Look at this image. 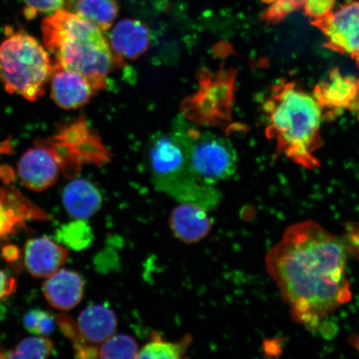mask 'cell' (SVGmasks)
Instances as JSON below:
<instances>
[{
    "instance_id": "1",
    "label": "cell",
    "mask_w": 359,
    "mask_h": 359,
    "mask_svg": "<svg viewBox=\"0 0 359 359\" xmlns=\"http://www.w3.org/2000/svg\"><path fill=\"white\" fill-rule=\"evenodd\" d=\"M348 255L346 242L317 222L286 229L267 253L266 264L294 321L316 329L351 300Z\"/></svg>"
},
{
    "instance_id": "2",
    "label": "cell",
    "mask_w": 359,
    "mask_h": 359,
    "mask_svg": "<svg viewBox=\"0 0 359 359\" xmlns=\"http://www.w3.org/2000/svg\"><path fill=\"white\" fill-rule=\"evenodd\" d=\"M264 110L266 137L276 141L277 152L309 169L320 167L316 152L322 144L323 109L313 95L297 84L282 81L272 88Z\"/></svg>"
},
{
    "instance_id": "3",
    "label": "cell",
    "mask_w": 359,
    "mask_h": 359,
    "mask_svg": "<svg viewBox=\"0 0 359 359\" xmlns=\"http://www.w3.org/2000/svg\"><path fill=\"white\" fill-rule=\"evenodd\" d=\"M42 33L55 62L83 75L97 92L107 87V76L118 62L100 28L60 10L43 21Z\"/></svg>"
},
{
    "instance_id": "4",
    "label": "cell",
    "mask_w": 359,
    "mask_h": 359,
    "mask_svg": "<svg viewBox=\"0 0 359 359\" xmlns=\"http://www.w3.org/2000/svg\"><path fill=\"white\" fill-rule=\"evenodd\" d=\"M52 71L50 57L33 36L12 32L0 43V82L7 92L38 100Z\"/></svg>"
},
{
    "instance_id": "5",
    "label": "cell",
    "mask_w": 359,
    "mask_h": 359,
    "mask_svg": "<svg viewBox=\"0 0 359 359\" xmlns=\"http://www.w3.org/2000/svg\"><path fill=\"white\" fill-rule=\"evenodd\" d=\"M147 154L157 189L181 202H192L206 209L218 204L219 193L194 177L182 148L170 133L154 135L148 145Z\"/></svg>"
},
{
    "instance_id": "6",
    "label": "cell",
    "mask_w": 359,
    "mask_h": 359,
    "mask_svg": "<svg viewBox=\"0 0 359 359\" xmlns=\"http://www.w3.org/2000/svg\"><path fill=\"white\" fill-rule=\"evenodd\" d=\"M170 133L182 148L191 173L202 184L214 185L234 174L237 156L227 139L201 131L182 116L175 120Z\"/></svg>"
},
{
    "instance_id": "7",
    "label": "cell",
    "mask_w": 359,
    "mask_h": 359,
    "mask_svg": "<svg viewBox=\"0 0 359 359\" xmlns=\"http://www.w3.org/2000/svg\"><path fill=\"white\" fill-rule=\"evenodd\" d=\"M236 76V72L232 69L215 73L201 70L198 89L182 102L183 118L191 123L208 127L231 122Z\"/></svg>"
},
{
    "instance_id": "8",
    "label": "cell",
    "mask_w": 359,
    "mask_h": 359,
    "mask_svg": "<svg viewBox=\"0 0 359 359\" xmlns=\"http://www.w3.org/2000/svg\"><path fill=\"white\" fill-rule=\"evenodd\" d=\"M51 143L62 147V151H69L67 155L62 157L60 165L67 156V160L69 161L64 172L69 176H75L73 163H72L73 155L74 163L78 169L83 163L100 165L110 160L109 152L102 144L100 137L90 132L86 121L83 119H79L77 122L62 130L60 134L53 137ZM67 160L62 169L65 167Z\"/></svg>"
},
{
    "instance_id": "9",
    "label": "cell",
    "mask_w": 359,
    "mask_h": 359,
    "mask_svg": "<svg viewBox=\"0 0 359 359\" xmlns=\"http://www.w3.org/2000/svg\"><path fill=\"white\" fill-rule=\"evenodd\" d=\"M312 25L325 36L326 48L353 58L359 55V1L344 4L338 11L312 20Z\"/></svg>"
},
{
    "instance_id": "10",
    "label": "cell",
    "mask_w": 359,
    "mask_h": 359,
    "mask_svg": "<svg viewBox=\"0 0 359 359\" xmlns=\"http://www.w3.org/2000/svg\"><path fill=\"white\" fill-rule=\"evenodd\" d=\"M60 170L55 154L47 147L40 145L27 151L18 165L22 183L34 191H43L55 185Z\"/></svg>"
},
{
    "instance_id": "11",
    "label": "cell",
    "mask_w": 359,
    "mask_h": 359,
    "mask_svg": "<svg viewBox=\"0 0 359 359\" xmlns=\"http://www.w3.org/2000/svg\"><path fill=\"white\" fill-rule=\"evenodd\" d=\"M313 96L330 114L348 109L359 116V79L343 75L338 67L330 72L327 81L314 88Z\"/></svg>"
},
{
    "instance_id": "12",
    "label": "cell",
    "mask_w": 359,
    "mask_h": 359,
    "mask_svg": "<svg viewBox=\"0 0 359 359\" xmlns=\"http://www.w3.org/2000/svg\"><path fill=\"white\" fill-rule=\"evenodd\" d=\"M96 93L83 75L53 62L51 96L57 106L69 110L79 109L87 104Z\"/></svg>"
},
{
    "instance_id": "13",
    "label": "cell",
    "mask_w": 359,
    "mask_h": 359,
    "mask_svg": "<svg viewBox=\"0 0 359 359\" xmlns=\"http://www.w3.org/2000/svg\"><path fill=\"white\" fill-rule=\"evenodd\" d=\"M32 219H48V217L15 188L0 187V241L25 226V221Z\"/></svg>"
},
{
    "instance_id": "14",
    "label": "cell",
    "mask_w": 359,
    "mask_h": 359,
    "mask_svg": "<svg viewBox=\"0 0 359 359\" xmlns=\"http://www.w3.org/2000/svg\"><path fill=\"white\" fill-rule=\"evenodd\" d=\"M69 255V250L49 238H35L27 242L25 264L30 275L48 278L64 266Z\"/></svg>"
},
{
    "instance_id": "15",
    "label": "cell",
    "mask_w": 359,
    "mask_h": 359,
    "mask_svg": "<svg viewBox=\"0 0 359 359\" xmlns=\"http://www.w3.org/2000/svg\"><path fill=\"white\" fill-rule=\"evenodd\" d=\"M169 222L174 235L186 244L203 240L212 228L206 208L192 202H182L174 208Z\"/></svg>"
},
{
    "instance_id": "16",
    "label": "cell",
    "mask_w": 359,
    "mask_h": 359,
    "mask_svg": "<svg viewBox=\"0 0 359 359\" xmlns=\"http://www.w3.org/2000/svg\"><path fill=\"white\" fill-rule=\"evenodd\" d=\"M151 36L141 21L124 20L118 22L110 34V47L118 65L123 60H134L149 47Z\"/></svg>"
},
{
    "instance_id": "17",
    "label": "cell",
    "mask_w": 359,
    "mask_h": 359,
    "mask_svg": "<svg viewBox=\"0 0 359 359\" xmlns=\"http://www.w3.org/2000/svg\"><path fill=\"white\" fill-rule=\"evenodd\" d=\"M43 292L52 307L60 311H70L83 299L84 282L77 272L58 269L43 283Z\"/></svg>"
},
{
    "instance_id": "18",
    "label": "cell",
    "mask_w": 359,
    "mask_h": 359,
    "mask_svg": "<svg viewBox=\"0 0 359 359\" xmlns=\"http://www.w3.org/2000/svg\"><path fill=\"white\" fill-rule=\"evenodd\" d=\"M77 325L85 343L100 348L115 334L118 318L114 311L105 305H90L79 314Z\"/></svg>"
},
{
    "instance_id": "19",
    "label": "cell",
    "mask_w": 359,
    "mask_h": 359,
    "mask_svg": "<svg viewBox=\"0 0 359 359\" xmlns=\"http://www.w3.org/2000/svg\"><path fill=\"white\" fill-rule=\"evenodd\" d=\"M62 203L72 217L87 219L100 210L102 198L97 188L85 179L69 182L62 191Z\"/></svg>"
},
{
    "instance_id": "20",
    "label": "cell",
    "mask_w": 359,
    "mask_h": 359,
    "mask_svg": "<svg viewBox=\"0 0 359 359\" xmlns=\"http://www.w3.org/2000/svg\"><path fill=\"white\" fill-rule=\"evenodd\" d=\"M76 12V15L105 31L118 17L119 6L116 0H78Z\"/></svg>"
},
{
    "instance_id": "21",
    "label": "cell",
    "mask_w": 359,
    "mask_h": 359,
    "mask_svg": "<svg viewBox=\"0 0 359 359\" xmlns=\"http://www.w3.org/2000/svg\"><path fill=\"white\" fill-rule=\"evenodd\" d=\"M191 342L190 334L184 336L178 342H169L161 334L154 333L150 342L139 349L137 358H184Z\"/></svg>"
},
{
    "instance_id": "22",
    "label": "cell",
    "mask_w": 359,
    "mask_h": 359,
    "mask_svg": "<svg viewBox=\"0 0 359 359\" xmlns=\"http://www.w3.org/2000/svg\"><path fill=\"white\" fill-rule=\"evenodd\" d=\"M55 236L60 243L75 251L88 248L93 241V229L86 219H75V221L61 226Z\"/></svg>"
},
{
    "instance_id": "23",
    "label": "cell",
    "mask_w": 359,
    "mask_h": 359,
    "mask_svg": "<svg viewBox=\"0 0 359 359\" xmlns=\"http://www.w3.org/2000/svg\"><path fill=\"white\" fill-rule=\"evenodd\" d=\"M53 344L45 337H30L22 339L11 351H1L0 358H46L53 351Z\"/></svg>"
},
{
    "instance_id": "24",
    "label": "cell",
    "mask_w": 359,
    "mask_h": 359,
    "mask_svg": "<svg viewBox=\"0 0 359 359\" xmlns=\"http://www.w3.org/2000/svg\"><path fill=\"white\" fill-rule=\"evenodd\" d=\"M137 341L126 334H114L100 347V358H137Z\"/></svg>"
},
{
    "instance_id": "25",
    "label": "cell",
    "mask_w": 359,
    "mask_h": 359,
    "mask_svg": "<svg viewBox=\"0 0 359 359\" xmlns=\"http://www.w3.org/2000/svg\"><path fill=\"white\" fill-rule=\"evenodd\" d=\"M56 323L64 334L73 343L76 354L80 358H100V348L89 346L81 336L77 322L66 314H57Z\"/></svg>"
},
{
    "instance_id": "26",
    "label": "cell",
    "mask_w": 359,
    "mask_h": 359,
    "mask_svg": "<svg viewBox=\"0 0 359 359\" xmlns=\"http://www.w3.org/2000/svg\"><path fill=\"white\" fill-rule=\"evenodd\" d=\"M56 318L46 311L34 309L25 314L24 325L25 329L37 335L47 336L55 330Z\"/></svg>"
},
{
    "instance_id": "27",
    "label": "cell",
    "mask_w": 359,
    "mask_h": 359,
    "mask_svg": "<svg viewBox=\"0 0 359 359\" xmlns=\"http://www.w3.org/2000/svg\"><path fill=\"white\" fill-rule=\"evenodd\" d=\"M304 0H276L262 18L269 24H279L286 16L304 7Z\"/></svg>"
},
{
    "instance_id": "28",
    "label": "cell",
    "mask_w": 359,
    "mask_h": 359,
    "mask_svg": "<svg viewBox=\"0 0 359 359\" xmlns=\"http://www.w3.org/2000/svg\"><path fill=\"white\" fill-rule=\"evenodd\" d=\"M25 15L32 20L39 13H51L60 11L65 0H24Z\"/></svg>"
},
{
    "instance_id": "29",
    "label": "cell",
    "mask_w": 359,
    "mask_h": 359,
    "mask_svg": "<svg viewBox=\"0 0 359 359\" xmlns=\"http://www.w3.org/2000/svg\"><path fill=\"white\" fill-rule=\"evenodd\" d=\"M335 0H304L305 13L311 20L320 19L333 11Z\"/></svg>"
},
{
    "instance_id": "30",
    "label": "cell",
    "mask_w": 359,
    "mask_h": 359,
    "mask_svg": "<svg viewBox=\"0 0 359 359\" xmlns=\"http://www.w3.org/2000/svg\"><path fill=\"white\" fill-rule=\"evenodd\" d=\"M16 281L0 269V300L10 296L16 289Z\"/></svg>"
},
{
    "instance_id": "31",
    "label": "cell",
    "mask_w": 359,
    "mask_h": 359,
    "mask_svg": "<svg viewBox=\"0 0 359 359\" xmlns=\"http://www.w3.org/2000/svg\"><path fill=\"white\" fill-rule=\"evenodd\" d=\"M20 255V249L16 245H6L2 250V257L8 262H15Z\"/></svg>"
},
{
    "instance_id": "32",
    "label": "cell",
    "mask_w": 359,
    "mask_h": 359,
    "mask_svg": "<svg viewBox=\"0 0 359 359\" xmlns=\"http://www.w3.org/2000/svg\"><path fill=\"white\" fill-rule=\"evenodd\" d=\"M263 1L266 2V3H273V2H275L276 0H263Z\"/></svg>"
},
{
    "instance_id": "33",
    "label": "cell",
    "mask_w": 359,
    "mask_h": 359,
    "mask_svg": "<svg viewBox=\"0 0 359 359\" xmlns=\"http://www.w3.org/2000/svg\"><path fill=\"white\" fill-rule=\"evenodd\" d=\"M357 62H358V65L359 67V55L355 58Z\"/></svg>"
}]
</instances>
